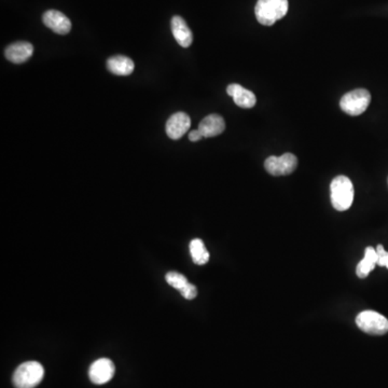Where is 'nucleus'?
<instances>
[{
    "instance_id": "obj_1",
    "label": "nucleus",
    "mask_w": 388,
    "mask_h": 388,
    "mask_svg": "<svg viewBox=\"0 0 388 388\" xmlns=\"http://www.w3.org/2000/svg\"><path fill=\"white\" fill-rule=\"evenodd\" d=\"M288 12V0H258L255 14L261 25L272 26Z\"/></svg>"
},
{
    "instance_id": "obj_2",
    "label": "nucleus",
    "mask_w": 388,
    "mask_h": 388,
    "mask_svg": "<svg viewBox=\"0 0 388 388\" xmlns=\"http://www.w3.org/2000/svg\"><path fill=\"white\" fill-rule=\"evenodd\" d=\"M45 369L38 361H26L14 371L13 385L17 388H35L43 381Z\"/></svg>"
},
{
    "instance_id": "obj_3",
    "label": "nucleus",
    "mask_w": 388,
    "mask_h": 388,
    "mask_svg": "<svg viewBox=\"0 0 388 388\" xmlns=\"http://www.w3.org/2000/svg\"><path fill=\"white\" fill-rule=\"evenodd\" d=\"M331 203L338 212H345L353 204L354 186L349 177L338 176L330 184Z\"/></svg>"
},
{
    "instance_id": "obj_4",
    "label": "nucleus",
    "mask_w": 388,
    "mask_h": 388,
    "mask_svg": "<svg viewBox=\"0 0 388 388\" xmlns=\"http://www.w3.org/2000/svg\"><path fill=\"white\" fill-rule=\"evenodd\" d=\"M356 325L361 331L372 336H383L388 332V319L378 312H361L356 317Z\"/></svg>"
},
{
    "instance_id": "obj_5",
    "label": "nucleus",
    "mask_w": 388,
    "mask_h": 388,
    "mask_svg": "<svg viewBox=\"0 0 388 388\" xmlns=\"http://www.w3.org/2000/svg\"><path fill=\"white\" fill-rule=\"evenodd\" d=\"M370 102L371 94L369 91L365 89H357V90L346 93L342 97L340 107L347 115L356 117L366 111Z\"/></svg>"
},
{
    "instance_id": "obj_6",
    "label": "nucleus",
    "mask_w": 388,
    "mask_h": 388,
    "mask_svg": "<svg viewBox=\"0 0 388 388\" xmlns=\"http://www.w3.org/2000/svg\"><path fill=\"white\" fill-rule=\"evenodd\" d=\"M298 166V159L292 153H285L281 157H270L264 162L266 172L272 176H286L292 174Z\"/></svg>"
},
{
    "instance_id": "obj_7",
    "label": "nucleus",
    "mask_w": 388,
    "mask_h": 388,
    "mask_svg": "<svg viewBox=\"0 0 388 388\" xmlns=\"http://www.w3.org/2000/svg\"><path fill=\"white\" fill-rule=\"evenodd\" d=\"M115 372V365L110 359H97L89 369V378L91 382L96 385H103V384L108 383L114 378Z\"/></svg>"
},
{
    "instance_id": "obj_8",
    "label": "nucleus",
    "mask_w": 388,
    "mask_h": 388,
    "mask_svg": "<svg viewBox=\"0 0 388 388\" xmlns=\"http://www.w3.org/2000/svg\"><path fill=\"white\" fill-rule=\"evenodd\" d=\"M191 127V119L184 112H176L172 117L167 120L166 134L169 138L177 140H180Z\"/></svg>"
},
{
    "instance_id": "obj_9",
    "label": "nucleus",
    "mask_w": 388,
    "mask_h": 388,
    "mask_svg": "<svg viewBox=\"0 0 388 388\" xmlns=\"http://www.w3.org/2000/svg\"><path fill=\"white\" fill-rule=\"evenodd\" d=\"M43 24L58 35H66L72 30L69 19L58 10H49L43 15Z\"/></svg>"
},
{
    "instance_id": "obj_10",
    "label": "nucleus",
    "mask_w": 388,
    "mask_h": 388,
    "mask_svg": "<svg viewBox=\"0 0 388 388\" xmlns=\"http://www.w3.org/2000/svg\"><path fill=\"white\" fill-rule=\"evenodd\" d=\"M226 93L233 98L234 103L241 108L250 109L257 103L256 95L252 91L247 90L241 85L232 83L226 87Z\"/></svg>"
},
{
    "instance_id": "obj_11",
    "label": "nucleus",
    "mask_w": 388,
    "mask_h": 388,
    "mask_svg": "<svg viewBox=\"0 0 388 388\" xmlns=\"http://www.w3.org/2000/svg\"><path fill=\"white\" fill-rule=\"evenodd\" d=\"M34 47L26 41H19L8 45L5 51L6 58L14 64H22L32 58Z\"/></svg>"
},
{
    "instance_id": "obj_12",
    "label": "nucleus",
    "mask_w": 388,
    "mask_h": 388,
    "mask_svg": "<svg viewBox=\"0 0 388 388\" xmlns=\"http://www.w3.org/2000/svg\"><path fill=\"white\" fill-rule=\"evenodd\" d=\"M171 28H172L173 35L180 45H182V47H188L191 45L193 35L187 23L182 17H178V15L174 17L171 22Z\"/></svg>"
},
{
    "instance_id": "obj_13",
    "label": "nucleus",
    "mask_w": 388,
    "mask_h": 388,
    "mask_svg": "<svg viewBox=\"0 0 388 388\" xmlns=\"http://www.w3.org/2000/svg\"><path fill=\"white\" fill-rule=\"evenodd\" d=\"M226 129L224 118L219 115L213 114L202 120L199 125L200 132L204 137H215L224 133Z\"/></svg>"
},
{
    "instance_id": "obj_14",
    "label": "nucleus",
    "mask_w": 388,
    "mask_h": 388,
    "mask_svg": "<svg viewBox=\"0 0 388 388\" xmlns=\"http://www.w3.org/2000/svg\"><path fill=\"white\" fill-rule=\"evenodd\" d=\"M107 68L111 74L116 76H129L134 72L135 64L131 58L117 55L108 58Z\"/></svg>"
},
{
    "instance_id": "obj_15",
    "label": "nucleus",
    "mask_w": 388,
    "mask_h": 388,
    "mask_svg": "<svg viewBox=\"0 0 388 388\" xmlns=\"http://www.w3.org/2000/svg\"><path fill=\"white\" fill-rule=\"evenodd\" d=\"M378 266V252L374 247H367L365 250V257L356 268V274L359 279H366L369 274L374 271Z\"/></svg>"
},
{
    "instance_id": "obj_16",
    "label": "nucleus",
    "mask_w": 388,
    "mask_h": 388,
    "mask_svg": "<svg viewBox=\"0 0 388 388\" xmlns=\"http://www.w3.org/2000/svg\"><path fill=\"white\" fill-rule=\"evenodd\" d=\"M190 254H191L194 263H197V266H204L208 262L209 254L202 239H195L191 241Z\"/></svg>"
},
{
    "instance_id": "obj_17",
    "label": "nucleus",
    "mask_w": 388,
    "mask_h": 388,
    "mask_svg": "<svg viewBox=\"0 0 388 388\" xmlns=\"http://www.w3.org/2000/svg\"><path fill=\"white\" fill-rule=\"evenodd\" d=\"M165 279H166L169 285H171L173 288L178 289L180 291L189 284V281L186 279V277H184L182 274L178 273V272H169V273L166 274Z\"/></svg>"
},
{
    "instance_id": "obj_18",
    "label": "nucleus",
    "mask_w": 388,
    "mask_h": 388,
    "mask_svg": "<svg viewBox=\"0 0 388 388\" xmlns=\"http://www.w3.org/2000/svg\"><path fill=\"white\" fill-rule=\"evenodd\" d=\"M376 252H378V266H385L388 269V252L384 249L383 245H378Z\"/></svg>"
},
{
    "instance_id": "obj_19",
    "label": "nucleus",
    "mask_w": 388,
    "mask_h": 388,
    "mask_svg": "<svg viewBox=\"0 0 388 388\" xmlns=\"http://www.w3.org/2000/svg\"><path fill=\"white\" fill-rule=\"evenodd\" d=\"M180 294H182V296L184 297V299H187V300H193V299L197 296V287L189 283L187 286L180 290Z\"/></svg>"
},
{
    "instance_id": "obj_20",
    "label": "nucleus",
    "mask_w": 388,
    "mask_h": 388,
    "mask_svg": "<svg viewBox=\"0 0 388 388\" xmlns=\"http://www.w3.org/2000/svg\"><path fill=\"white\" fill-rule=\"evenodd\" d=\"M202 138H204V136H203V134L200 132L199 129H194V131L190 132L189 140H191V142H199V140H201Z\"/></svg>"
}]
</instances>
